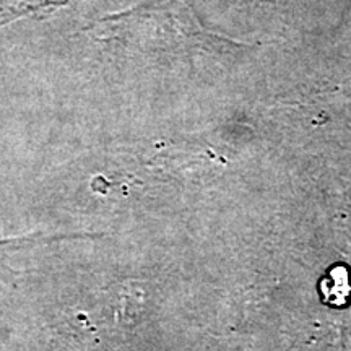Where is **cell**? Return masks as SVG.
Wrapping results in <instances>:
<instances>
[{
  "label": "cell",
  "mask_w": 351,
  "mask_h": 351,
  "mask_svg": "<svg viewBox=\"0 0 351 351\" xmlns=\"http://www.w3.org/2000/svg\"><path fill=\"white\" fill-rule=\"evenodd\" d=\"M85 238H101V234H28L20 236V238H7L0 239V252L7 251H20V249L26 247V245L34 244H47V243H57V241L65 239H85Z\"/></svg>",
  "instance_id": "obj_1"
}]
</instances>
